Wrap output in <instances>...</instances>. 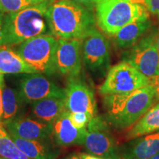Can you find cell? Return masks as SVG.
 I'll use <instances>...</instances> for the list:
<instances>
[{
	"label": "cell",
	"mask_w": 159,
	"mask_h": 159,
	"mask_svg": "<svg viewBox=\"0 0 159 159\" xmlns=\"http://www.w3.org/2000/svg\"><path fill=\"white\" fill-rule=\"evenodd\" d=\"M93 11L72 0H53L47 11L51 35L57 39L82 40L96 28Z\"/></svg>",
	"instance_id": "cell-1"
},
{
	"label": "cell",
	"mask_w": 159,
	"mask_h": 159,
	"mask_svg": "<svg viewBox=\"0 0 159 159\" xmlns=\"http://www.w3.org/2000/svg\"><path fill=\"white\" fill-rule=\"evenodd\" d=\"M158 101L151 84L124 94L103 95L105 119L115 128H129Z\"/></svg>",
	"instance_id": "cell-2"
},
{
	"label": "cell",
	"mask_w": 159,
	"mask_h": 159,
	"mask_svg": "<svg viewBox=\"0 0 159 159\" xmlns=\"http://www.w3.org/2000/svg\"><path fill=\"white\" fill-rule=\"evenodd\" d=\"M53 0H45L16 13L4 16V44L15 46L45 34L48 30L47 11Z\"/></svg>",
	"instance_id": "cell-3"
},
{
	"label": "cell",
	"mask_w": 159,
	"mask_h": 159,
	"mask_svg": "<svg viewBox=\"0 0 159 159\" xmlns=\"http://www.w3.org/2000/svg\"><path fill=\"white\" fill-rule=\"evenodd\" d=\"M94 11L97 27L111 37L128 24L150 16L144 0H98Z\"/></svg>",
	"instance_id": "cell-4"
},
{
	"label": "cell",
	"mask_w": 159,
	"mask_h": 159,
	"mask_svg": "<svg viewBox=\"0 0 159 159\" xmlns=\"http://www.w3.org/2000/svg\"><path fill=\"white\" fill-rule=\"evenodd\" d=\"M57 42L58 39L52 35H39L20 43L16 52L38 73L51 75L57 71Z\"/></svg>",
	"instance_id": "cell-5"
},
{
	"label": "cell",
	"mask_w": 159,
	"mask_h": 159,
	"mask_svg": "<svg viewBox=\"0 0 159 159\" xmlns=\"http://www.w3.org/2000/svg\"><path fill=\"white\" fill-rule=\"evenodd\" d=\"M157 32L158 29L152 27L122 56V61L130 63L150 80L159 75Z\"/></svg>",
	"instance_id": "cell-6"
},
{
	"label": "cell",
	"mask_w": 159,
	"mask_h": 159,
	"mask_svg": "<svg viewBox=\"0 0 159 159\" xmlns=\"http://www.w3.org/2000/svg\"><path fill=\"white\" fill-rule=\"evenodd\" d=\"M150 84V80L138 69L122 61L111 66L99 87L101 95L124 94Z\"/></svg>",
	"instance_id": "cell-7"
},
{
	"label": "cell",
	"mask_w": 159,
	"mask_h": 159,
	"mask_svg": "<svg viewBox=\"0 0 159 159\" xmlns=\"http://www.w3.org/2000/svg\"><path fill=\"white\" fill-rule=\"evenodd\" d=\"M83 63L93 75L105 77L111 68L110 42L97 28L82 39Z\"/></svg>",
	"instance_id": "cell-8"
},
{
	"label": "cell",
	"mask_w": 159,
	"mask_h": 159,
	"mask_svg": "<svg viewBox=\"0 0 159 159\" xmlns=\"http://www.w3.org/2000/svg\"><path fill=\"white\" fill-rule=\"evenodd\" d=\"M105 117L94 116L86 127L83 144L89 153L105 159H117L119 149Z\"/></svg>",
	"instance_id": "cell-9"
},
{
	"label": "cell",
	"mask_w": 159,
	"mask_h": 159,
	"mask_svg": "<svg viewBox=\"0 0 159 159\" xmlns=\"http://www.w3.org/2000/svg\"><path fill=\"white\" fill-rule=\"evenodd\" d=\"M65 109L70 113L83 112L94 117L97 115L94 92L79 76L69 77L64 89Z\"/></svg>",
	"instance_id": "cell-10"
},
{
	"label": "cell",
	"mask_w": 159,
	"mask_h": 159,
	"mask_svg": "<svg viewBox=\"0 0 159 159\" xmlns=\"http://www.w3.org/2000/svg\"><path fill=\"white\" fill-rule=\"evenodd\" d=\"M19 91L23 101L27 104L48 97L64 99V89L40 73L27 74L21 80Z\"/></svg>",
	"instance_id": "cell-11"
},
{
	"label": "cell",
	"mask_w": 159,
	"mask_h": 159,
	"mask_svg": "<svg viewBox=\"0 0 159 159\" xmlns=\"http://www.w3.org/2000/svg\"><path fill=\"white\" fill-rule=\"evenodd\" d=\"M55 56L57 71L68 77L79 76L82 69V40L57 39Z\"/></svg>",
	"instance_id": "cell-12"
},
{
	"label": "cell",
	"mask_w": 159,
	"mask_h": 159,
	"mask_svg": "<svg viewBox=\"0 0 159 159\" xmlns=\"http://www.w3.org/2000/svg\"><path fill=\"white\" fill-rule=\"evenodd\" d=\"M4 127L9 134L27 140H47L52 134V124L30 117L18 116Z\"/></svg>",
	"instance_id": "cell-13"
},
{
	"label": "cell",
	"mask_w": 159,
	"mask_h": 159,
	"mask_svg": "<svg viewBox=\"0 0 159 159\" xmlns=\"http://www.w3.org/2000/svg\"><path fill=\"white\" fill-rule=\"evenodd\" d=\"M69 111L65 109L52 124V134L57 146L82 145L86 128L78 129L71 122Z\"/></svg>",
	"instance_id": "cell-14"
},
{
	"label": "cell",
	"mask_w": 159,
	"mask_h": 159,
	"mask_svg": "<svg viewBox=\"0 0 159 159\" xmlns=\"http://www.w3.org/2000/svg\"><path fill=\"white\" fill-rule=\"evenodd\" d=\"M152 27L150 16L142 17L128 24L112 36L115 47L125 50L130 49Z\"/></svg>",
	"instance_id": "cell-15"
},
{
	"label": "cell",
	"mask_w": 159,
	"mask_h": 159,
	"mask_svg": "<svg viewBox=\"0 0 159 159\" xmlns=\"http://www.w3.org/2000/svg\"><path fill=\"white\" fill-rule=\"evenodd\" d=\"M159 152V131L131 139L125 145V159H150Z\"/></svg>",
	"instance_id": "cell-16"
},
{
	"label": "cell",
	"mask_w": 159,
	"mask_h": 159,
	"mask_svg": "<svg viewBox=\"0 0 159 159\" xmlns=\"http://www.w3.org/2000/svg\"><path fill=\"white\" fill-rule=\"evenodd\" d=\"M9 135L21 152L30 159H55L59 153L47 140H27Z\"/></svg>",
	"instance_id": "cell-17"
},
{
	"label": "cell",
	"mask_w": 159,
	"mask_h": 159,
	"mask_svg": "<svg viewBox=\"0 0 159 159\" xmlns=\"http://www.w3.org/2000/svg\"><path fill=\"white\" fill-rule=\"evenodd\" d=\"M38 73L24 60L9 47L0 46V74H33Z\"/></svg>",
	"instance_id": "cell-18"
},
{
	"label": "cell",
	"mask_w": 159,
	"mask_h": 159,
	"mask_svg": "<svg viewBox=\"0 0 159 159\" xmlns=\"http://www.w3.org/2000/svg\"><path fill=\"white\" fill-rule=\"evenodd\" d=\"M64 110V99L58 97L44 98L32 104V114L39 120L50 124Z\"/></svg>",
	"instance_id": "cell-19"
},
{
	"label": "cell",
	"mask_w": 159,
	"mask_h": 159,
	"mask_svg": "<svg viewBox=\"0 0 159 159\" xmlns=\"http://www.w3.org/2000/svg\"><path fill=\"white\" fill-rule=\"evenodd\" d=\"M159 131V102H156L139 119L126 134V139L131 140L144 135Z\"/></svg>",
	"instance_id": "cell-20"
},
{
	"label": "cell",
	"mask_w": 159,
	"mask_h": 159,
	"mask_svg": "<svg viewBox=\"0 0 159 159\" xmlns=\"http://www.w3.org/2000/svg\"><path fill=\"white\" fill-rule=\"evenodd\" d=\"M2 123L3 125L18 117L20 109L25 102L20 95L19 91L4 84L2 87Z\"/></svg>",
	"instance_id": "cell-21"
},
{
	"label": "cell",
	"mask_w": 159,
	"mask_h": 159,
	"mask_svg": "<svg viewBox=\"0 0 159 159\" xmlns=\"http://www.w3.org/2000/svg\"><path fill=\"white\" fill-rule=\"evenodd\" d=\"M0 157L5 159H30L18 148L2 124L0 125Z\"/></svg>",
	"instance_id": "cell-22"
},
{
	"label": "cell",
	"mask_w": 159,
	"mask_h": 159,
	"mask_svg": "<svg viewBox=\"0 0 159 159\" xmlns=\"http://www.w3.org/2000/svg\"><path fill=\"white\" fill-rule=\"evenodd\" d=\"M45 0H0V11L5 14L16 13Z\"/></svg>",
	"instance_id": "cell-23"
},
{
	"label": "cell",
	"mask_w": 159,
	"mask_h": 159,
	"mask_svg": "<svg viewBox=\"0 0 159 159\" xmlns=\"http://www.w3.org/2000/svg\"><path fill=\"white\" fill-rule=\"evenodd\" d=\"M69 117L71 122L75 128L78 129L85 128L93 116L83 112L69 113Z\"/></svg>",
	"instance_id": "cell-24"
},
{
	"label": "cell",
	"mask_w": 159,
	"mask_h": 159,
	"mask_svg": "<svg viewBox=\"0 0 159 159\" xmlns=\"http://www.w3.org/2000/svg\"><path fill=\"white\" fill-rule=\"evenodd\" d=\"M144 3L149 13L159 19V0H144Z\"/></svg>",
	"instance_id": "cell-25"
},
{
	"label": "cell",
	"mask_w": 159,
	"mask_h": 159,
	"mask_svg": "<svg viewBox=\"0 0 159 159\" xmlns=\"http://www.w3.org/2000/svg\"><path fill=\"white\" fill-rule=\"evenodd\" d=\"M72 1L81 4L82 5L86 7L87 8L91 10V11H94L95 5H96L98 0H72Z\"/></svg>",
	"instance_id": "cell-26"
},
{
	"label": "cell",
	"mask_w": 159,
	"mask_h": 159,
	"mask_svg": "<svg viewBox=\"0 0 159 159\" xmlns=\"http://www.w3.org/2000/svg\"><path fill=\"white\" fill-rule=\"evenodd\" d=\"M150 84L152 85L156 91L157 98L159 100V75L150 80Z\"/></svg>",
	"instance_id": "cell-27"
},
{
	"label": "cell",
	"mask_w": 159,
	"mask_h": 159,
	"mask_svg": "<svg viewBox=\"0 0 159 159\" xmlns=\"http://www.w3.org/2000/svg\"><path fill=\"white\" fill-rule=\"evenodd\" d=\"M4 16H5V13H3L2 12L0 11V46L4 44Z\"/></svg>",
	"instance_id": "cell-28"
},
{
	"label": "cell",
	"mask_w": 159,
	"mask_h": 159,
	"mask_svg": "<svg viewBox=\"0 0 159 159\" xmlns=\"http://www.w3.org/2000/svg\"><path fill=\"white\" fill-rule=\"evenodd\" d=\"M4 83L3 77L0 78V125H3L2 123V87Z\"/></svg>",
	"instance_id": "cell-29"
},
{
	"label": "cell",
	"mask_w": 159,
	"mask_h": 159,
	"mask_svg": "<svg viewBox=\"0 0 159 159\" xmlns=\"http://www.w3.org/2000/svg\"><path fill=\"white\" fill-rule=\"evenodd\" d=\"M80 159H105L101 158V157L94 156V155L90 153H84V152H81L78 154Z\"/></svg>",
	"instance_id": "cell-30"
},
{
	"label": "cell",
	"mask_w": 159,
	"mask_h": 159,
	"mask_svg": "<svg viewBox=\"0 0 159 159\" xmlns=\"http://www.w3.org/2000/svg\"><path fill=\"white\" fill-rule=\"evenodd\" d=\"M64 159H80L79 156L77 154H71L69 155V156H67L66 158H65Z\"/></svg>",
	"instance_id": "cell-31"
},
{
	"label": "cell",
	"mask_w": 159,
	"mask_h": 159,
	"mask_svg": "<svg viewBox=\"0 0 159 159\" xmlns=\"http://www.w3.org/2000/svg\"><path fill=\"white\" fill-rule=\"evenodd\" d=\"M157 47H158V50L159 52V28L158 29V32H157Z\"/></svg>",
	"instance_id": "cell-32"
},
{
	"label": "cell",
	"mask_w": 159,
	"mask_h": 159,
	"mask_svg": "<svg viewBox=\"0 0 159 159\" xmlns=\"http://www.w3.org/2000/svg\"><path fill=\"white\" fill-rule=\"evenodd\" d=\"M150 159H159V152H157L156 154H155L152 157H151Z\"/></svg>",
	"instance_id": "cell-33"
},
{
	"label": "cell",
	"mask_w": 159,
	"mask_h": 159,
	"mask_svg": "<svg viewBox=\"0 0 159 159\" xmlns=\"http://www.w3.org/2000/svg\"><path fill=\"white\" fill-rule=\"evenodd\" d=\"M3 77V75L0 74V78H1V77Z\"/></svg>",
	"instance_id": "cell-34"
},
{
	"label": "cell",
	"mask_w": 159,
	"mask_h": 159,
	"mask_svg": "<svg viewBox=\"0 0 159 159\" xmlns=\"http://www.w3.org/2000/svg\"><path fill=\"white\" fill-rule=\"evenodd\" d=\"M124 159H125V158H124Z\"/></svg>",
	"instance_id": "cell-35"
}]
</instances>
